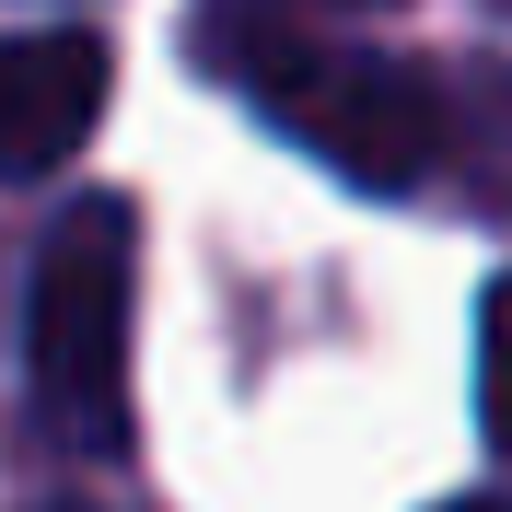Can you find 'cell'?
I'll return each instance as SVG.
<instances>
[{"label":"cell","instance_id":"3957f363","mask_svg":"<svg viewBox=\"0 0 512 512\" xmlns=\"http://www.w3.org/2000/svg\"><path fill=\"white\" fill-rule=\"evenodd\" d=\"M105 35L82 24H35V35H0V175H59L105 117Z\"/></svg>","mask_w":512,"mask_h":512},{"label":"cell","instance_id":"6da1fadb","mask_svg":"<svg viewBox=\"0 0 512 512\" xmlns=\"http://www.w3.org/2000/svg\"><path fill=\"white\" fill-rule=\"evenodd\" d=\"M233 82L256 94V117L303 140L315 163H338L350 187H419L443 175V105L454 82L443 70L396 59V47H338V35H303V24H268L245 47H222Z\"/></svg>","mask_w":512,"mask_h":512},{"label":"cell","instance_id":"5b68a950","mask_svg":"<svg viewBox=\"0 0 512 512\" xmlns=\"http://www.w3.org/2000/svg\"><path fill=\"white\" fill-rule=\"evenodd\" d=\"M478 408H489V443L512 454V280L489 291V315H478Z\"/></svg>","mask_w":512,"mask_h":512},{"label":"cell","instance_id":"277c9868","mask_svg":"<svg viewBox=\"0 0 512 512\" xmlns=\"http://www.w3.org/2000/svg\"><path fill=\"white\" fill-rule=\"evenodd\" d=\"M454 128H478V152H454L466 175H478V198L512 210V70H466L454 105H443V140H454Z\"/></svg>","mask_w":512,"mask_h":512},{"label":"cell","instance_id":"8992f818","mask_svg":"<svg viewBox=\"0 0 512 512\" xmlns=\"http://www.w3.org/2000/svg\"><path fill=\"white\" fill-rule=\"evenodd\" d=\"M443 512H512V501H443Z\"/></svg>","mask_w":512,"mask_h":512},{"label":"cell","instance_id":"7a4b0ae2","mask_svg":"<svg viewBox=\"0 0 512 512\" xmlns=\"http://www.w3.org/2000/svg\"><path fill=\"white\" fill-rule=\"evenodd\" d=\"M128 303H140V222H128V198H70V222L35 256V315H24L35 431L70 443V454L128 443Z\"/></svg>","mask_w":512,"mask_h":512}]
</instances>
